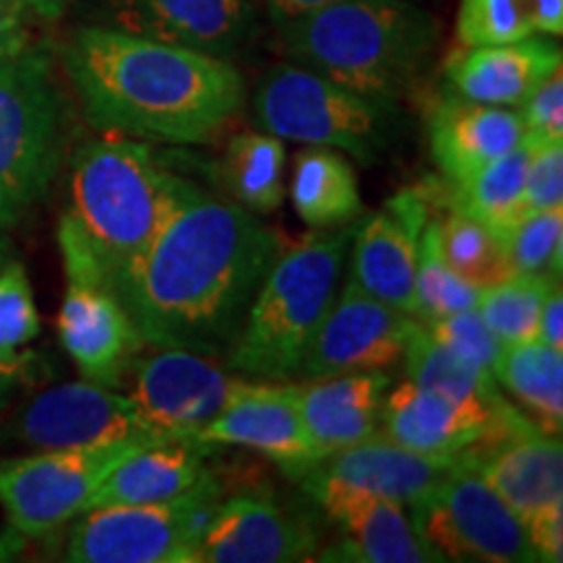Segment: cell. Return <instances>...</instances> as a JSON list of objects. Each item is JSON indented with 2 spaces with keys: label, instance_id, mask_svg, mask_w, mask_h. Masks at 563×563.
Returning a JSON list of instances; mask_svg holds the SVG:
<instances>
[{
  "label": "cell",
  "instance_id": "cell-10",
  "mask_svg": "<svg viewBox=\"0 0 563 563\" xmlns=\"http://www.w3.org/2000/svg\"><path fill=\"white\" fill-rule=\"evenodd\" d=\"M152 443V441H150ZM146 443L100 449H53L0 462V506L13 530L45 538L89 509L115 464Z\"/></svg>",
  "mask_w": 563,
  "mask_h": 563
},
{
  "label": "cell",
  "instance_id": "cell-30",
  "mask_svg": "<svg viewBox=\"0 0 563 563\" xmlns=\"http://www.w3.org/2000/svg\"><path fill=\"white\" fill-rule=\"evenodd\" d=\"M530 152V139H525L517 150L488 162L464 180L452 183V194L446 196V203L452 211H462V214L483 222L496 235L506 238L514 224L527 214L525 175Z\"/></svg>",
  "mask_w": 563,
  "mask_h": 563
},
{
  "label": "cell",
  "instance_id": "cell-37",
  "mask_svg": "<svg viewBox=\"0 0 563 563\" xmlns=\"http://www.w3.org/2000/svg\"><path fill=\"white\" fill-rule=\"evenodd\" d=\"M40 334V313L24 264L0 269V361H16Z\"/></svg>",
  "mask_w": 563,
  "mask_h": 563
},
{
  "label": "cell",
  "instance_id": "cell-31",
  "mask_svg": "<svg viewBox=\"0 0 563 563\" xmlns=\"http://www.w3.org/2000/svg\"><path fill=\"white\" fill-rule=\"evenodd\" d=\"M402 361L407 378L412 384L428 386V389H435L467 405H483L493 407V410L509 407L493 371H485L473 361H467V357H462L460 352L446 347L422 323L410 344H407Z\"/></svg>",
  "mask_w": 563,
  "mask_h": 563
},
{
  "label": "cell",
  "instance_id": "cell-5",
  "mask_svg": "<svg viewBox=\"0 0 563 563\" xmlns=\"http://www.w3.org/2000/svg\"><path fill=\"white\" fill-rule=\"evenodd\" d=\"M357 220L313 230L277 262L253 295L224 368L251 382H290L340 292Z\"/></svg>",
  "mask_w": 563,
  "mask_h": 563
},
{
  "label": "cell",
  "instance_id": "cell-38",
  "mask_svg": "<svg viewBox=\"0 0 563 563\" xmlns=\"http://www.w3.org/2000/svg\"><path fill=\"white\" fill-rule=\"evenodd\" d=\"M422 327H426L435 340L446 344V347H452L454 352H460L462 357H467V361H473L475 365H481V368H496L504 344L490 332L488 323H485L483 316L477 313V308L441 316V319L422 323Z\"/></svg>",
  "mask_w": 563,
  "mask_h": 563
},
{
  "label": "cell",
  "instance_id": "cell-42",
  "mask_svg": "<svg viewBox=\"0 0 563 563\" xmlns=\"http://www.w3.org/2000/svg\"><path fill=\"white\" fill-rule=\"evenodd\" d=\"M40 368V361L34 352L26 350L16 361H0V418L9 410L13 397L21 391V386L30 384L34 371Z\"/></svg>",
  "mask_w": 563,
  "mask_h": 563
},
{
  "label": "cell",
  "instance_id": "cell-45",
  "mask_svg": "<svg viewBox=\"0 0 563 563\" xmlns=\"http://www.w3.org/2000/svg\"><path fill=\"white\" fill-rule=\"evenodd\" d=\"M262 3L274 24L282 26L287 24V21L306 16V13L311 11H319L323 5H332L336 0H262Z\"/></svg>",
  "mask_w": 563,
  "mask_h": 563
},
{
  "label": "cell",
  "instance_id": "cell-14",
  "mask_svg": "<svg viewBox=\"0 0 563 563\" xmlns=\"http://www.w3.org/2000/svg\"><path fill=\"white\" fill-rule=\"evenodd\" d=\"M460 460L426 456L376 433L355 446L342 449L302 477V488L329 519L371 498H391L410 506L426 496Z\"/></svg>",
  "mask_w": 563,
  "mask_h": 563
},
{
  "label": "cell",
  "instance_id": "cell-47",
  "mask_svg": "<svg viewBox=\"0 0 563 563\" xmlns=\"http://www.w3.org/2000/svg\"><path fill=\"white\" fill-rule=\"evenodd\" d=\"M16 551H21L19 532L16 534H9V538H0V561H9Z\"/></svg>",
  "mask_w": 563,
  "mask_h": 563
},
{
  "label": "cell",
  "instance_id": "cell-3",
  "mask_svg": "<svg viewBox=\"0 0 563 563\" xmlns=\"http://www.w3.org/2000/svg\"><path fill=\"white\" fill-rule=\"evenodd\" d=\"M199 194L201 186L175 173L146 141L118 133L87 141L70 159V203L58 241L87 253L112 285Z\"/></svg>",
  "mask_w": 563,
  "mask_h": 563
},
{
  "label": "cell",
  "instance_id": "cell-34",
  "mask_svg": "<svg viewBox=\"0 0 563 563\" xmlns=\"http://www.w3.org/2000/svg\"><path fill=\"white\" fill-rule=\"evenodd\" d=\"M477 290L446 264L439 241V220H428L420 232L418 266H415V306L412 316L420 323L441 316L467 311L477 306Z\"/></svg>",
  "mask_w": 563,
  "mask_h": 563
},
{
  "label": "cell",
  "instance_id": "cell-28",
  "mask_svg": "<svg viewBox=\"0 0 563 563\" xmlns=\"http://www.w3.org/2000/svg\"><path fill=\"white\" fill-rule=\"evenodd\" d=\"M493 376L540 433L561 435L563 350L548 347L538 340L504 347Z\"/></svg>",
  "mask_w": 563,
  "mask_h": 563
},
{
  "label": "cell",
  "instance_id": "cell-33",
  "mask_svg": "<svg viewBox=\"0 0 563 563\" xmlns=\"http://www.w3.org/2000/svg\"><path fill=\"white\" fill-rule=\"evenodd\" d=\"M439 241L446 264L477 290L514 277L504 238L462 211L439 220Z\"/></svg>",
  "mask_w": 563,
  "mask_h": 563
},
{
  "label": "cell",
  "instance_id": "cell-12",
  "mask_svg": "<svg viewBox=\"0 0 563 563\" xmlns=\"http://www.w3.org/2000/svg\"><path fill=\"white\" fill-rule=\"evenodd\" d=\"M129 378L125 397L162 439L196 435L251 384V378L222 368L217 357L178 347L139 355L125 382Z\"/></svg>",
  "mask_w": 563,
  "mask_h": 563
},
{
  "label": "cell",
  "instance_id": "cell-35",
  "mask_svg": "<svg viewBox=\"0 0 563 563\" xmlns=\"http://www.w3.org/2000/svg\"><path fill=\"white\" fill-rule=\"evenodd\" d=\"M514 274H553L563 266V209H540L527 214L504 238Z\"/></svg>",
  "mask_w": 563,
  "mask_h": 563
},
{
  "label": "cell",
  "instance_id": "cell-18",
  "mask_svg": "<svg viewBox=\"0 0 563 563\" xmlns=\"http://www.w3.org/2000/svg\"><path fill=\"white\" fill-rule=\"evenodd\" d=\"M194 439L214 449H253L292 481H302L321 462L302 422L298 389L282 382H251Z\"/></svg>",
  "mask_w": 563,
  "mask_h": 563
},
{
  "label": "cell",
  "instance_id": "cell-21",
  "mask_svg": "<svg viewBox=\"0 0 563 563\" xmlns=\"http://www.w3.org/2000/svg\"><path fill=\"white\" fill-rule=\"evenodd\" d=\"M256 0H118L115 30L230 58L253 37Z\"/></svg>",
  "mask_w": 563,
  "mask_h": 563
},
{
  "label": "cell",
  "instance_id": "cell-17",
  "mask_svg": "<svg viewBox=\"0 0 563 563\" xmlns=\"http://www.w3.org/2000/svg\"><path fill=\"white\" fill-rule=\"evenodd\" d=\"M428 220L431 199L426 191L405 188L357 222L347 253L350 285L412 316L418 245Z\"/></svg>",
  "mask_w": 563,
  "mask_h": 563
},
{
  "label": "cell",
  "instance_id": "cell-36",
  "mask_svg": "<svg viewBox=\"0 0 563 563\" xmlns=\"http://www.w3.org/2000/svg\"><path fill=\"white\" fill-rule=\"evenodd\" d=\"M532 24L522 0H462L456 13L460 47L506 45L530 37Z\"/></svg>",
  "mask_w": 563,
  "mask_h": 563
},
{
  "label": "cell",
  "instance_id": "cell-13",
  "mask_svg": "<svg viewBox=\"0 0 563 563\" xmlns=\"http://www.w3.org/2000/svg\"><path fill=\"white\" fill-rule=\"evenodd\" d=\"M532 426L517 407L467 405L446 394L412 384L389 386L382 405V435L426 456L473 460L506 435Z\"/></svg>",
  "mask_w": 563,
  "mask_h": 563
},
{
  "label": "cell",
  "instance_id": "cell-6",
  "mask_svg": "<svg viewBox=\"0 0 563 563\" xmlns=\"http://www.w3.org/2000/svg\"><path fill=\"white\" fill-rule=\"evenodd\" d=\"M397 102L371 100L300 63H277L253 91V121L282 141L329 146L373 165L402 136Z\"/></svg>",
  "mask_w": 563,
  "mask_h": 563
},
{
  "label": "cell",
  "instance_id": "cell-27",
  "mask_svg": "<svg viewBox=\"0 0 563 563\" xmlns=\"http://www.w3.org/2000/svg\"><path fill=\"white\" fill-rule=\"evenodd\" d=\"M292 207L308 228L329 230L361 220L363 199L357 173L340 150L306 146L292 167Z\"/></svg>",
  "mask_w": 563,
  "mask_h": 563
},
{
  "label": "cell",
  "instance_id": "cell-11",
  "mask_svg": "<svg viewBox=\"0 0 563 563\" xmlns=\"http://www.w3.org/2000/svg\"><path fill=\"white\" fill-rule=\"evenodd\" d=\"M470 462L525 525L538 561L563 559V446L561 435L534 426L506 435Z\"/></svg>",
  "mask_w": 563,
  "mask_h": 563
},
{
  "label": "cell",
  "instance_id": "cell-26",
  "mask_svg": "<svg viewBox=\"0 0 563 563\" xmlns=\"http://www.w3.org/2000/svg\"><path fill=\"white\" fill-rule=\"evenodd\" d=\"M340 543L321 551L319 561L344 563H441L420 540L407 506L391 498H371L334 519Z\"/></svg>",
  "mask_w": 563,
  "mask_h": 563
},
{
  "label": "cell",
  "instance_id": "cell-46",
  "mask_svg": "<svg viewBox=\"0 0 563 563\" xmlns=\"http://www.w3.org/2000/svg\"><path fill=\"white\" fill-rule=\"evenodd\" d=\"M26 11L37 13L42 19H58L70 0H19Z\"/></svg>",
  "mask_w": 563,
  "mask_h": 563
},
{
  "label": "cell",
  "instance_id": "cell-41",
  "mask_svg": "<svg viewBox=\"0 0 563 563\" xmlns=\"http://www.w3.org/2000/svg\"><path fill=\"white\" fill-rule=\"evenodd\" d=\"M30 47L26 9L19 0H0V55H16Z\"/></svg>",
  "mask_w": 563,
  "mask_h": 563
},
{
  "label": "cell",
  "instance_id": "cell-29",
  "mask_svg": "<svg viewBox=\"0 0 563 563\" xmlns=\"http://www.w3.org/2000/svg\"><path fill=\"white\" fill-rule=\"evenodd\" d=\"M285 165L282 139L266 131H243L230 139L217 165V180L232 201L264 217L285 201Z\"/></svg>",
  "mask_w": 563,
  "mask_h": 563
},
{
  "label": "cell",
  "instance_id": "cell-7",
  "mask_svg": "<svg viewBox=\"0 0 563 563\" xmlns=\"http://www.w3.org/2000/svg\"><path fill=\"white\" fill-rule=\"evenodd\" d=\"M63 162L51 63L26 47L0 55V224L13 228L51 191Z\"/></svg>",
  "mask_w": 563,
  "mask_h": 563
},
{
  "label": "cell",
  "instance_id": "cell-19",
  "mask_svg": "<svg viewBox=\"0 0 563 563\" xmlns=\"http://www.w3.org/2000/svg\"><path fill=\"white\" fill-rule=\"evenodd\" d=\"M58 334L81 376L110 389L125 384L133 361L146 347L115 292L95 277H68Z\"/></svg>",
  "mask_w": 563,
  "mask_h": 563
},
{
  "label": "cell",
  "instance_id": "cell-43",
  "mask_svg": "<svg viewBox=\"0 0 563 563\" xmlns=\"http://www.w3.org/2000/svg\"><path fill=\"white\" fill-rule=\"evenodd\" d=\"M538 342L548 344V347L563 350V295L561 282H555L553 290L548 292L540 311V327H538Z\"/></svg>",
  "mask_w": 563,
  "mask_h": 563
},
{
  "label": "cell",
  "instance_id": "cell-44",
  "mask_svg": "<svg viewBox=\"0 0 563 563\" xmlns=\"http://www.w3.org/2000/svg\"><path fill=\"white\" fill-rule=\"evenodd\" d=\"M532 32L545 37H561L563 32V0H522Z\"/></svg>",
  "mask_w": 563,
  "mask_h": 563
},
{
  "label": "cell",
  "instance_id": "cell-40",
  "mask_svg": "<svg viewBox=\"0 0 563 563\" xmlns=\"http://www.w3.org/2000/svg\"><path fill=\"white\" fill-rule=\"evenodd\" d=\"M519 118L525 125V139L532 144L563 141V74L553 70L548 79L519 104Z\"/></svg>",
  "mask_w": 563,
  "mask_h": 563
},
{
  "label": "cell",
  "instance_id": "cell-32",
  "mask_svg": "<svg viewBox=\"0 0 563 563\" xmlns=\"http://www.w3.org/2000/svg\"><path fill=\"white\" fill-rule=\"evenodd\" d=\"M559 277L553 274H514L501 285L477 295V313L504 347L538 340L540 311Z\"/></svg>",
  "mask_w": 563,
  "mask_h": 563
},
{
  "label": "cell",
  "instance_id": "cell-16",
  "mask_svg": "<svg viewBox=\"0 0 563 563\" xmlns=\"http://www.w3.org/2000/svg\"><path fill=\"white\" fill-rule=\"evenodd\" d=\"M420 329L415 316L386 306L344 282L323 316L295 378H327L336 373L386 371L405 357Z\"/></svg>",
  "mask_w": 563,
  "mask_h": 563
},
{
  "label": "cell",
  "instance_id": "cell-39",
  "mask_svg": "<svg viewBox=\"0 0 563 563\" xmlns=\"http://www.w3.org/2000/svg\"><path fill=\"white\" fill-rule=\"evenodd\" d=\"M540 209H563V141L532 144L525 175V211Z\"/></svg>",
  "mask_w": 563,
  "mask_h": 563
},
{
  "label": "cell",
  "instance_id": "cell-4",
  "mask_svg": "<svg viewBox=\"0 0 563 563\" xmlns=\"http://www.w3.org/2000/svg\"><path fill=\"white\" fill-rule=\"evenodd\" d=\"M292 63L357 95L399 102L439 42V24L410 0H336L277 26Z\"/></svg>",
  "mask_w": 563,
  "mask_h": 563
},
{
  "label": "cell",
  "instance_id": "cell-9",
  "mask_svg": "<svg viewBox=\"0 0 563 563\" xmlns=\"http://www.w3.org/2000/svg\"><path fill=\"white\" fill-rule=\"evenodd\" d=\"M407 511L420 540L441 563H538L517 514L464 460Z\"/></svg>",
  "mask_w": 563,
  "mask_h": 563
},
{
  "label": "cell",
  "instance_id": "cell-48",
  "mask_svg": "<svg viewBox=\"0 0 563 563\" xmlns=\"http://www.w3.org/2000/svg\"><path fill=\"white\" fill-rule=\"evenodd\" d=\"M13 258H16L13 256V245L9 241V235H5V228L0 224V269H3L5 264H11Z\"/></svg>",
  "mask_w": 563,
  "mask_h": 563
},
{
  "label": "cell",
  "instance_id": "cell-23",
  "mask_svg": "<svg viewBox=\"0 0 563 563\" xmlns=\"http://www.w3.org/2000/svg\"><path fill=\"white\" fill-rule=\"evenodd\" d=\"M525 141V125L514 108L483 104L449 95L428 115L431 157L449 183L464 180L488 162Z\"/></svg>",
  "mask_w": 563,
  "mask_h": 563
},
{
  "label": "cell",
  "instance_id": "cell-15",
  "mask_svg": "<svg viewBox=\"0 0 563 563\" xmlns=\"http://www.w3.org/2000/svg\"><path fill=\"white\" fill-rule=\"evenodd\" d=\"M11 433L34 452L100 449L162 439L146 428L125 394L91 384L87 378L40 391L16 415Z\"/></svg>",
  "mask_w": 563,
  "mask_h": 563
},
{
  "label": "cell",
  "instance_id": "cell-25",
  "mask_svg": "<svg viewBox=\"0 0 563 563\" xmlns=\"http://www.w3.org/2000/svg\"><path fill=\"white\" fill-rule=\"evenodd\" d=\"M214 452L194 435H173L136 449L104 477L89 509L108 504H159L186 496L209 477L207 460Z\"/></svg>",
  "mask_w": 563,
  "mask_h": 563
},
{
  "label": "cell",
  "instance_id": "cell-1",
  "mask_svg": "<svg viewBox=\"0 0 563 563\" xmlns=\"http://www.w3.org/2000/svg\"><path fill=\"white\" fill-rule=\"evenodd\" d=\"M282 238L241 203L199 194L112 279L144 344L224 357Z\"/></svg>",
  "mask_w": 563,
  "mask_h": 563
},
{
  "label": "cell",
  "instance_id": "cell-8",
  "mask_svg": "<svg viewBox=\"0 0 563 563\" xmlns=\"http://www.w3.org/2000/svg\"><path fill=\"white\" fill-rule=\"evenodd\" d=\"M222 501L209 473L186 496L159 504H108L79 514L68 532L66 561L74 563H194L199 534Z\"/></svg>",
  "mask_w": 563,
  "mask_h": 563
},
{
  "label": "cell",
  "instance_id": "cell-20",
  "mask_svg": "<svg viewBox=\"0 0 563 563\" xmlns=\"http://www.w3.org/2000/svg\"><path fill=\"white\" fill-rule=\"evenodd\" d=\"M319 534L269 498L232 496L217 504L194 548V563L311 561Z\"/></svg>",
  "mask_w": 563,
  "mask_h": 563
},
{
  "label": "cell",
  "instance_id": "cell-22",
  "mask_svg": "<svg viewBox=\"0 0 563 563\" xmlns=\"http://www.w3.org/2000/svg\"><path fill=\"white\" fill-rule=\"evenodd\" d=\"M561 47L545 37L506 42V45L460 47L443 63L452 95L464 100L519 108L553 70L561 68Z\"/></svg>",
  "mask_w": 563,
  "mask_h": 563
},
{
  "label": "cell",
  "instance_id": "cell-24",
  "mask_svg": "<svg viewBox=\"0 0 563 563\" xmlns=\"http://www.w3.org/2000/svg\"><path fill=\"white\" fill-rule=\"evenodd\" d=\"M389 386L391 378L386 371L336 373L295 386L302 422L321 460L378 433Z\"/></svg>",
  "mask_w": 563,
  "mask_h": 563
},
{
  "label": "cell",
  "instance_id": "cell-2",
  "mask_svg": "<svg viewBox=\"0 0 563 563\" xmlns=\"http://www.w3.org/2000/svg\"><path fill=\"white\" fill-rule=\"evenodd\" d=\"M63 60L87 121L118 136L209 144L245 102V81L228 58L123 30H79Z\"/></svg>",
  "mask_w": 563,
  "mask_h": 563
}]
</instances>
